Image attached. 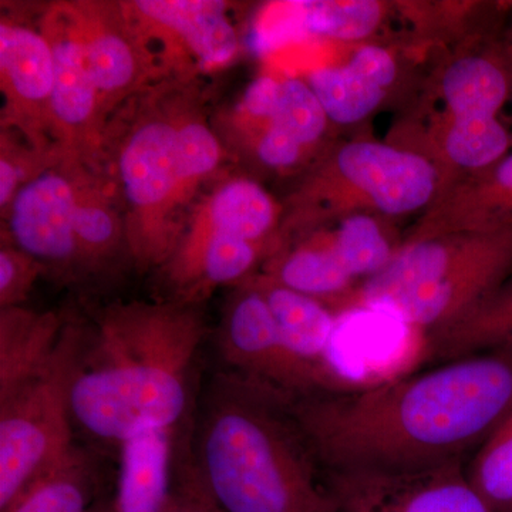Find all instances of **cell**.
I'll return each mask as SVG.
<instances>
[{"label": "cell", "instance_id": "cell-20", "mask_svg": "<svg viewBox=\"0 0 512 512\" xmlns=\"http://www.w3.org/2000/svg\"><path fill=\"white\" fill-rule=\"evenodd\" d=\"M96 470L79 447L50 468L3 512H90L94 507Z\"/></svg>", "mask_w": 512, "mask_h": 512}, {"label": "cell", "instance_id": "cell-31", "mask_svg": "<svg viewBox=\"0 0 512 512\" xmlns=\"http://www.w3.org/2000/svg\"><path fill=\"white\" fill-rule=\"evenodd\" d=\"M39 264L25 252H0V302L3 309L18 308L35 282Z\"/></svg>", "mask_w": 512, "mask_h": 512}, {"label": "cell", "instance_id": "cell-35", "mask_svg": "<svg viewBox=\"0 0 512 512\" xmlns=\"http://www.w3.org/2000/svg\"><path fill=\"white\" fill-rule=\"evenodd\" d=\"M19 171L10 161L2 158L0 161V204H6L12 198L18 185Z\"/></svg>", "mask_w": 512, "mask_h": 512}, {"label": "cell", "instance_id": "cell-26", "mask_svg": "<svg viewBox=\"0 0 512 512\" xmlns=\"http://www.w3.org/2000/svg\"><path fill=\"white\" fill-rule=\"evenodd\" d=\"M468 480L493 512H512V407L476 450Z\"/></svg>", "mask_w": 512, "mask_h": 512}, {"label": "cell", "instance_id": "cell-30", "mask_svg": "<svg viewBox=\"0 0 512 512\" xmlns=\"http://www.w3.org/2000/svg\"><path fill=\"white\" fill-rule=\"evenodd\" d=\"M74 234L84 259H97L109 254L116 224L106 210L97 205H77Z\"/></svg>", "mask_w": 512, "mask_h": 512}, {"label": "cell", "instance_id": "cell-1", "mask_svg": "<svg viewBox=\"0 0 512 512\" xmlns=\"http://www.w3.org/2000/svg\"><path fill=\"white\" fill-rule=\"evenodd\" d=\"M285 406L323 471L464 460L510 412L512 340L376 386L286 396Z\"/></svg>", "mask_w": 512, "mask_h": 512}, {"label": "cell", "instance_id": "cell-2", "mask_svg": "<svg viewBox=\"0 0 512 512\" xmlns=\"http://www.w3.org/2000/svg\"><path fill=\"white\" fill-rule=\"evenodd\" d=\"M204 338L197 312L181 305L113 306L84 333L72 384L74 426L121 444L173 430L184 416L192 363Z\"/></svg>", "mask_w": 512, "mask_h": 512}, {"label": "cell", "instance_id": "cell-18", "mask_svg": "<svg viewBox=\"0 0 512 512\" xmlns=\"http://www.w3.org/2000/svg\"><path fill=\"white\" fill-rule=\"evenodd\" d=\"M266 276L292 291L318 299L333 312L357 282L339 258L332 235L279 256Z\"/></svg>", "mask_w": 512, "mask_h": 512}, {"label": "cell", "instance_id": "cell-4", "mask_svg": "<svg viewBox=\"0 0 512 512\" xmlns=\"http://www.w3.org/2000/svg\"><path fill=\"white\" fill-rule=\"evenodd\" d=\"M512 275V225L402 242L389 265L336 308L369 311L437 332L487 301Z\"/></svg>", "mask_w": 512, "mask_h": 512}, {"label": "cell", "instance_id": "cell-36", "mask_svg": "<svg viewBox=\"0 0 512 512\" xmlns=\"http://www.w3.org/2000/svg\"><path fill=\"white\" fill-rule=\"evenodd\" d=\"M501 45H503L505 60H507L508 69H510L512 80V33L510 36H508L507 40H503V42H501Z\"/></svg>", "mask_w": 512, "mask_h": 512}, {"label": "cell", "instance_id": "cell-12", "mask_svg": "<svg viewBox=\"0 0 512 512\" xmlns=\"http://www.w3.org/2000/svg\"><path fill=\"white\" fill-rule=\"evenodd\" d=\"M399 76L396 57L386 47H357L343 66L322 67L308 84L332 123L352 126L369 119L389 96Z\"/></svg>", "mask_w": 512, "mask_h": 512}, {"label": "cell", "instance_id": "cell-6", "mask_svg": "<svg viewBox=\"0 0 512 512\" xmlns=\"http://www.w3.org/2000/svg\"><path fill=\"white\" fill-rule=\"evenodd\" d=\"M84 332L66 326L49 366L0 402V512L72 453V384Z\"/></svg>", "mask_w": 512, "mask_h": 512}, {"label": "cell", "instance_id": "cell-24", "mask_svg": "<svg viewBox=\"0 0 512 512\" xmlns=\"http://www.w3.org/2000/svg\"><path fill=\"white\" fill-rule=\"evenodd\" d=\"M49 43L55 57L50 106L63 124L79 126L92 116L99 90L87 72L82 46L76 37H64Z\"/></svg>", "mask_w": 512, "mask_h": 512}, {"label": "cell", "instance_id": "cell-29", "mask_svg": "<svg viewBox=\"0 0 512 512\" xmlns=\"http://www.w3.org/2000/svg\"><path fill=\"white\" fill-rule=\"evenodd\" d=\"M221 150L210 128L187 123L178 130L177 170L180 183L207 175L217 167Z\"/></svg>", "mask_w": 512, "mask_h": 512}, {"label": "cell", "instance_id": "cell-28", "mask_svg": "<svg viewBox=\"0 0 512 512\" xmlns=\"http://www.w3.org/2000/svg\"><path fill=\"white\" fill-rule=\"evenodd\" d=\"M328 124V116L308 83L298 79L282 82L278 109L268 126L285 131L303 147H308L318 143Z\"/></svg>", "mask_w": 512, "mask_h": 512}, {"label": "cell", "instance_id": "cell-16", "mask_svg": "<svg viewBox=\"0 0 512 512\" xmlns=\"http://www.w3.org/2000/svg\"><path fill=\"white\" fill-rule=\"evenodd\" d=\"M134 5L151 22L177 33L202 64L220 66L237 52V35L225 15L224 2L141 0Z\"/></svg>", "mask_w": 512, "mask_h": 512}, {"label": "cell", "instance_id": "cell-37", "mask_svg": "<svg viewBox=\"0 0 512 512\" xmlns=\"http://www.w3.org/2000/svg\"><path fill=\"white\" fill-rule=\"evenodd\" d=\"M90 512H111L110 508L107 510L106 507H104L103 504H94V507L92 508V511Z\"/></svg>", "mask_w": 512, "mask_h": 512}, {"label": "cell", "instance_id": "cell-19", "mask_svg": "<svg viewBox=\"0 0 512 512\" xmlns=\"http://www.w3.org/2000/svg\"><path fill=\"white\" fill-rule=\"evenodd\" d=\"M512 340V275L497 292L454 325L429 335V348L440 359H460Z\"/></svg>", "mask_w": 512, "mask_h": 512}, {"label": "cell", "instance_id": "cell-32", "mask_svg": "<svg viewBox=\"0 0 512 512\" xmlns=\"http://www.w3.org/2000/svg\"><path fill=\"white\" fill-rule=\"evenodd\" d=\"M164 512H224L202 487L190 456L173 480L170 501Z\"/></svg>", "mask_w": 512, "mask_h": 512}, {"label": "cell", "instance_id": "cell-23", "mask_svg": "<svg viewBox=\"0 0 512 512\" xmlns=\"http://www.w3.org/2000/svg\"><path fill=\"white\" fill-rule=\"evenodd\" d=\"M377 215L356 214L340 221L333 245L350 275L366 281L392 262L402 241H396Z\"/></svg>", "mask_w": 512, "mask_h": 512}, {"label": "cell", "instance_id": "cell-25", "mask_svg": "<svg viewBox=\"0 0 512 512\" xmlns=\"http://www.w3.org/2000/svg\"><path fill=\"white\" fill-rule=\"evenodd\" d=\"M301 29L343 42H359L382 25L386 3L376 0L296 2Z\"/></svg>", "mask_w": 512, "mask_h": 512}, {"label": "cell", "instance_id": "cell-27", "mask_svg": "<svg viewBox=\"0 0 512 512\" xmlns=\"http://www.w3.org/2000/svg\"><path fill=\"white\" fill-rule=\"evenodd\" d=\"M76 39L99 93L120 92L130 86L137 74V59L127 40L109 32Z\"/></svg>", "mask_w": 512, "mask_h": 512}, {"label": "cell", "instance_id": "cell-5", "mask_svg": "<svg viewBox=\"0 0 512 512\" xmlns=\"http://www.w3.org/2000/svg\"><path fill=\"white\" fill-rule=\"evenodd\" d=\"M439 165L419 150L376 140L340 144L291 198L292 227L356 214L402 217L426 211L443 190Z\"/></svg>", "mask_w": 512, "mask_h": 512}, {"label": "cell", "instance_id": "cell-14", "mask_svg": "<svg viewBox=\"0 0 512 512\" xmlns=\"http://www.w3.org/2000/svg\"><path fill=\"white\" fill-rule=\"evenodd\" d=\"M171 430L138 434L120 446L111 512H164L173 490Z\"/></svg>", "mask_w": 512, "mask_h": 512}, {"label": "cell", "instance_id": "cell-21", "mask_svg": "<svg viewBox=\"0 0 512 512\" xmlns=\"http://www.w3.org/2000/svg\"><path fill=\"white\" fill-rule=\"evenodd\" d=\"M2 73L22 100H50L55 80V57L50 43L33 30L19 26L0 28Z\"/></svg>", "mask_w": 512, "mask_h": 512}, {"label": "cell", "instance_id": "cell-13", "mask_svg": "<svg viewBox=\"0 0 512 512\" xmlns=\"http://www.w3.org/2000/svg\"><path fill=\"white\" fill-rule=\"evenodd\" d=\"M178 130L168 121L143 124L124 147L120 173L128 201L138 210H153L180 185L177 170Z\"/></svg>", "mask_w": 512, "mask_h": 512}, {"label": "cell", "instance_id": "cell-33", "mask_svg": "<svg viewBox=\"0 0 512 512\" xmlns=\"http://www.w3.org/2000/svg\"><path fill=\"white\" fill-rule=\"evenodd\" d=\"M305 147L301 143L274 126L259 138L256 154L259 160L271 168H289L301 160Z\"/></svg>", "mask_w": 512, "mask_h": 512}, {"label": "cell", "instance_id": "cell-17", "mask_svg": "<svg viewBox=\"0 0 512 512\" xmlns=\"http://www.w3.org/2000/svg\"><path fill=\"white\" fill-rule=\"evenodd\" d=\"M252 284L264 295L289 348L308 362L333 367L330 350L338 332V315L318 299L292 291L269 276Z\"/></svg>", "mask_w": 512, "mask_h": 512}, {"label": "cell", "instance_id": "cell-22", "mask_svg": "<svg viewBox=\"0 0 512 512\" xmlns=\"http://www.w3.org/2000/svg\"><path fill=\"white\" fill-rule=\"evenodd\" d=\"M276 205L261 187L251 180H234L221 188L211 201V234L234 235L261 244L274 228Z\"/></svg>", "mask_w": 512, "mask_h": 512}, {"label": "cell", "instance_id": "cell-3", "mask_svg": "<svg viewBox=\"0 0 512 512\" xmlns=\"http://www.w3.org/2000/svg\"><path fill=\"white\" fill-rule=\"evenodd\" d=\"M190 460L224 512H332L284 394L235 373L208 383Z\"/></svg>", "mask_w": 512, "mask_h": 512}, {"label": "cell", "instance_id": "cell-11", "mask_svg": "<svg viewBox=\"0 0 512 512\" xmlns=\"http://www.w3.org/2000/svg\"><path fill=\"white\" fill-rule=\"evenodd\" d=\"M444 110L434 123L487 126L500 123L505 104L512 100V80L503 45L494 43L456 57L440 74Z\"/></svg>", "mask_w": 512, "mask_h": 512}, {"label": "cell", "instance_id": "cell-15", "mask_svg": "<svg viewBox=\"0 0 512 512\" xmlns=\"http://www.w3.org/2000/svg\"><path fill=\"white\" fill-rule=\"evenodd\" d=\"M64 329L53 313L3 309L0 316V402L39 376L55 357Z\"/></svg>", "mask_w": 512, "mask_h": 512}, {"label": "cell", "instance_id": "cell-10", "mask_svg": "<svg viewBox=\"0 0 512 512\" xmlns=\"http://www.w3.org/2000/svg\"><path fill=\"white\" fill-rule=\"evenodd\" d=\"M77 205L72 185L60 175H40L26 184L13 201L10 217L20 251L56 264L83 258L74 234Z\"/></svg>", "mask_w": 512, "mask_h": 512}, {"label": "cell", "instance_id": "cell-34", "mask_svg": "<svg viewBox=\"0 0 512 512\" xmlns=\"http://www.w3.org/2000/svg\"><path fill=\"white\" fill-rule=\"evenodd\" d=\"M282 82L269 76L258 77L249 84L244 94V109L259 120L274 119L281 99Z\"/></svg>", "mask_w": 512, "mask_h": 512}, {"label": "cell", "instance_id": "cell-9", "mask_svg": "<svg viewBox=\"0 0 512 512\" xmlns=\"http://www.w3.org/2000/svg\"><path fill=\"white\" fill-rule=\"evenodd\" d=\"M512 225V153L478 173L454 178L420 215L402 242Z\"/></svg>", "mask_w": 512, "mask_h": 512}, {"label": "cell", "instance_id": "cell-8", "mask_svg": "<svg viewBox=\"0 0 512 512\" xmlns=\"http://www.w3.org/2000/svg\"><path fill=\"white\" fill-rule=\"evenodd\" d=\"M332 512H493L464 460L414 470L323 471Z\"/></svg>", "mask_w": 512, "mask_h": 512}, {"label": "cell", "instance_id": "cell-7", "mask_svg": "<svg viewBox=\"0 0 512 512\" xmlns=\"http://www.w3.org/2000/svg\"><path fill=\"white\" fill-rule=\"evenodd\" d=\"M218 349L229 372L284 396L356 387L335 367L315 365L289 348L264 295L252 282L229 306Z\"/></svg>", "mask_w": 512, "mask_h": 512}]
</instances>
